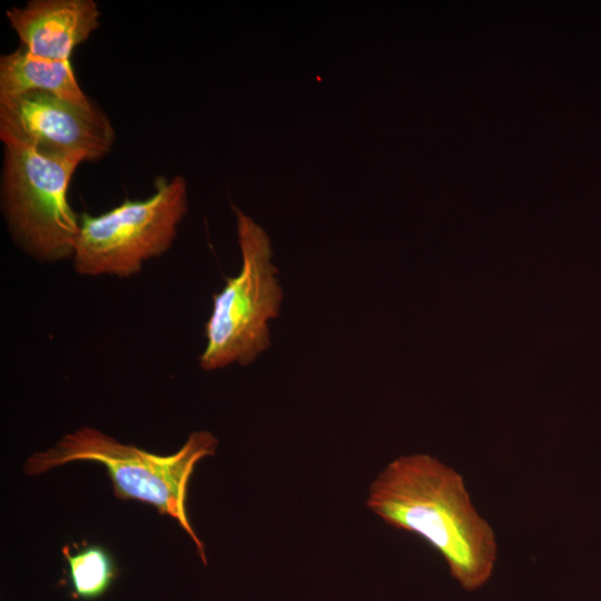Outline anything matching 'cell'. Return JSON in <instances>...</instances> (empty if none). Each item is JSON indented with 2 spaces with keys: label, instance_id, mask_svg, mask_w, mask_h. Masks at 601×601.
Returning <instances> with one entry per match:
<instances>
[{
  "label": "cell",
  "instance_id": "277c9868",
  "mask_svg": "<svg viewBox=\"0 0 601 601\" xmlns=\"http://www.w3.org/2000/svg\"><path fill=\"white\" fill-rule=\"evenodd\" d=\"M3 147L1 204L12 237L38 260L72 258L80 224L68 190L81 161L23 146Z\"/></svg>",
  "mask_w": 601,
  "mask_h": 601
},
{
  "label": "cell",
  "instance_id": "5b68a950",
  "mask_svg": "<svg viewBox=\"0 0 601 601\" xmlns=\"http://www.w3.org/2000/svg\"><path fill=\"white\" fill-rule=\"evenodd\" d=\"M187 213L184 177H158L154 193L126 199L97 216H79V234L72 256L76 273L83 276L130 277L146 260L166 253Z\"/></svg>",
  "mask_w": 601,
  "mask_h": 601
},
{
  "label": "cell",
  "instance_id": "9c48e42d",
  "mask_svg": "<svg viewBox=\"0 0 601 601\" xmlns=\"http://www.w3.org/2000/svg\"><path fill=\"white\" fill-rule=\"evenodd\" d=\"M67 562V578L71 597L80 600H96L102 597L118 577V568L110 552L100 544H86L75 552L68 545L62 548Z\"/></svg>",
  "mask_w": 601,
  "mask_h": 601
},
{
  "label": "cell",
  "instance_id": "6da1fadb",
  "mask_svg": "<svg viewBox=\"0 0 601 601\" xmlns=\"http://www.w3.org/2000/svg\"><path fill=\"white\" fill-rule=\"evenodd\" d=\"M366 506L387 525L418 535L445 560L469 592L494 571L497 543L471 502L463 477L423 453L390 462L368 489Z\"/></svg>",
  "mask_w": 601,
  "mask_h": 601
},
{
  "label": "cell",
  "instance_id": "ba28073f",
  "mask_svg": "<svg viewBox=\"0 0 601 601\" xmlns=\"http://www.w3.org/2000/svg\"><path fill=\"white\" fill-rule=\"evenodd\" d=\"M31 91L52 93L81 106L92 102L81 90L70 60L36 58L19 48L0 58V97Z\"/></svg>",
  "mask_w": 601,
  "mask_h": 601
},
{
  "label": "cell",
  "instance_id": "52a82bcc",
  "mask_svg": "<svg viewBox=\"0 0 601 601\" xmlns=\"http://www.w3.org/2000/svg\"><path fill=\"white\" fill-rule=\"evenodd\" d=\"M29 55L53 61L70 60L76 47L100 24L93 0H31L6 12Z\"/></svg>",
  "mask_w": 601,
  "mask_h": 601
},
{
  "label": "cell",
  "instance_id": "8992f818",
  "mask_svg": "<svg viewBox=\"0 0 601 601\" xmlns=\"http://www.w3.org/2000/svg\"><path fill=\"white\" fill-rule=\"evenodd\" d=\"M0 140L40 152L96 161L111 150L115 129L93 104L31 91L0 97Z\"/></svg>",
  "mask_w": 601,
  "mask_h": 601
},
{
  "label": "cell",
  "instance_id": "7a4b0ae2",
  "mask_svg": "<svg viewBox=\"0 0 601 601\" xmlns=\"http://www.w3.org/2000/svg\"><path fill=\"white\" fill-rule=\"evenodd\" d=\"M217 446L218 440L210 432L197 431L176 453L160 456L83 426L65 435L51 449L33 453L24 463L23 472L38 475L75 461L104 465L118 499L147 503L160 514L175 519L206 564L205 545L188 520L186 499L196 464L214 455Z\"/></svg>",
  "mask_w": 601,
  "mask_h": 601
},
{
  "label": "cell",
  "instance_id": "3957f363",
  "mask_svg": "<svg viewBox=\"0 0 601 601\" xmlns=\"http://www.w3.org/2000/svg\"><path fill=\"white\" fill-rule=\"evenodd\" d=\"M236 215L242 267L237 276L226 277L214 295L211 314L205 325L206 346L200 367L214 371L233 363L248 365L269 345L268 321L277 317L283 290L272 263L266 231L239 208Z\"/></svg>",
  "mask_w": 601,
  "mask_h": 601
}]
</instances>
